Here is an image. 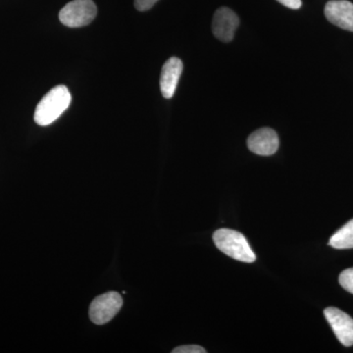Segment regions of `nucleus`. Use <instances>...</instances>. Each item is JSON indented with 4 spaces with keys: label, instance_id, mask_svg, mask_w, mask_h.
I'll return each mask as SVG.
<instances>
[{
    "label": "nucleus",
    "instance_id": "nucleus-1",
    "mask_svg": "<svg viewBox=\"0 0 353 353\" xmlns=\"http://www.w3.org/2000/svg\"><path fill=\"white\" fill-rule=\"evenodd\" d=\"M71 99V94L65 85L51 88L37 106L34 122L43 127L52 124L68 109Z\"/></svg>",
    "mask_w": 353,
    "mask_h": 353
},
{
    "label": "nucleus",
    "instance_id": "nucleus-2",
    "mask_svg": "<svg viewBox=\"0 0 353 353\" xmlns=\"http://www.w3.org/2000/svg\"><path fill=\"white\" fill-rule=\"evenodd\" d=\"M213 241L220 252L232 259L245 263H252L256 260V255L240 232L230 229L217 230L213 234Z\"/></svg>",
    "mask_w": 353,
    "mask_h": 353
},
{
    "label": "nucleus",
    "instance_id": "nucleus-3",
    "mask_svg": "<svg viewBox=\"0 0 353 353\" xmlns=\"http://www.w3.org/2000/svg\"><path fill=\"white\" fill-rule=\"evenodd\" d=\"M97 14V6L92 0H73L60 10L59 20L67 27L80 28L90 24Z\"/></svg>",
    "mask_w": 353,
    "mask_h": 353
},
{
    "label": "nucleus",
    "instance_id": "nucleus-4",
    "mask_svg": "<svg viewBox=\"0 0 353 353\" xmlns=\"http://www.w3.org/2000/svg\"><path fill=\"white\" fill-rule=\"evenodd\" d=\"M123 305L118 292H110L97 296L90 306V318L95 325H104L115 317Z\"/></svg>",
    "mask_w": 353,
    "mask_h": 353
},
{
    "label": "nucleus",
    "instance_id": "nucleus-5",
    "mask_svg": "<svg viewBox=\"0 0 353 353\" xmlns=\"http://www.w3.org/2000/svg\"><path fill=\"white\" fill-rule=\"evenodd\" d=\"M324 315L341 345L345 347H352L353 345L352 318L336 307L325 309Z\"/></svg>",
    "mask_w": 353,
    "mask_h": 353
},
{
    "label": "nucleus",
    "instance_id": "nucleus-6",
    "mask_svg": "<svg viewBox=\"0 0 353 353\" xmlns=\"http://www.w3.org/2000/svg\"><path fill=\"white\" fill-rule=\"evenodd\" d=\"M240 25L238 15L228 7H221L214 14L212 31L214 36L223 43L233 41L234 32Z\"/></svg>",
    "mask_w": 353,
    "mask_h": 353
},
{
    "label": "nucleus",
    "instance_id": "nucleus-7",
    "mask_svg": "<svg viewBox=\"0 0 353 353\" xmlns=\"http://www.w3.org/2000/svg\"><path fill=\"white\" fill-rule=\"evenodd\" d=\"M250 152L262 157H269L277 152L279 138L277 132L270 128H262L252 132L248 139Z\"/></svg>",
    "mask_w": 353,
    "mask_h": 353
},
{
    "label": "nucleus",
    "instance_id": "nucleus-8",
    "mask_svg": "<svg viewBox=\"0 0 353 353\" xmlns=\"http://www.w3.org/2000/svg\"><path fill=\"white\" fill-rule=\"evenodd\" d=\"M325 16L332 24L353 32V4L347 0H331L325 6Z\"/></svg>",
    "mask_w": 353,
    "mask_h": 353
},
{
    "label": "nucleus",
    "instance_id": "nucleus-9",
    "mask_svg": "<svg viewBox=\"0 0 353 353\" xmlns=\"http://www.w3.org/2000/svg\"><path fill=\"white\" fill-rule=\"evenodd\" d=\"M182 72L183 62L178 57H171L165 62L160 76V90L165 99H172L175 94Z\"/></svg>",
    "mask_w": 353,
    "mask_h": 353
},
{
    "label": "nucleus",
    "instance_id": "nucleus-10",
    "mask_svg": "<svg viewBox=\"0 0 353 353\" xmlns=\"http://www.w3.org/2000/svg\"><path fill=\"white\" fill-rule=\"evenodd\" d=\"M329 245L336 250H350L353 248V219L347 222L343 228L331 236Z\"/></svg>",
    "mask_w": 353,
    "mask_h": 353
},
{
    "label": "nucleus",
    "instance_id": "nucleus-11",
    "mask_svg": "<svg viewBox=\"0 0 353 353\" xmlns=\"http://www.w3.org/2000/svg\"><path fill=\"white\" fill-rule=\"evenodd\" d=\"M339 282L343 289L353 294V268L341 272Z\"/></svg>",
    "mask_w": 353,
    "mask_h": 353
},
{
    "label": "nucleus",
    "instance_id": "nucleus-12",
    "mask_svg": "<svg viewBox=\"0 0 353 353\" xmlns=\"http://www.w3.org/2000/svg\"><path fill=\"white\" fill-rule=\"evenodd\" d=\"M173 353H205L206 350L199 345H183V347H176L172 350Z\"/></svg>",
    "mask_w": 353,
    "mask_h": 353
},
{
    "label": "nucleus",
    "instance_id": "nucleus-13",
    "mask_svg": "<svg viewBox=\"0 0 353 353\" xmlns=\"http://www.w3.org/2000/svg\"><path fill=\"white\" fill-rule=\"evenodd\" d=\"M158 0H134V7L139 11L150 10Z\"/></svg>",
    "mask_w": 353,
    "mask_h": 353
},
{
    "label": "nucleus",
    "instance_id": "nucleus-14",
    "mask_svg": "<svg viewBox=\"0 0 353 353\" xmlns=\"http://www.w3.org/2000/svg\"><path fill=\"white\" fill-rule=\"evenodd\" d=\"M281 4L290 9H299L301 7V0H277Z\"/></svg>",
    "mask_w": 353,
    "mask_h": 353
}]
</instances>
